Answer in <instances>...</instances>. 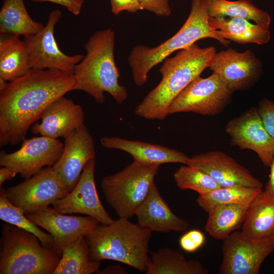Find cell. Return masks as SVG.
Wrapping results in <instances>:
<instances>
[{
  "label": "cell",
  "instance_id": "cell-8",
  "mask_svg": "<svg viewBox=\"0 0 274 274\" xmlns=\"http://www.w3.org/2000/svg\"><path fill=\"white\" fill-rule=\"evenodd\" d=\"M233 92L216 74L207 78L198 76L174 99L168 114L192 112L201 115H215L229 104Z\"/></svg>",
  "mask_w": 274,
  "mask_h": 274
},
{
  "label": "cell",
  "instance_id": "cell-38",
  "mask_svg": "<svg viewBox=\"0 0 274 274\" xmlns=\"http://www.w3.org/2000/svg\"><path fill=\"white\" fill-rule=\"evenodd\" d=\"M270 168L269 180L265 185L264 191L268 195L274 197V155Z\"/></svg>",
  "mask_w": 274,
  "mask_h": 274
},
{
  "label": "cell",
  "instance_id": "cell-14",
  "mask_svg": "<svg viewBox=\"0 0 274 274\" xmlns=\"http://www.w3.org/2000/svg\"><path fill=\"white\" fill-rule=\"evenodd\" d=\"M95 167V159L90 160L72 191L54 201L51 207L61 214H84L96 219L100 224L108 225L114 220L107 212L98 195L94 179Z\"/></svg>",
  "mask_w": 274,
  "mask_h": 274
},
{
  "label": "cell",
  "instance_id": "cell-39",
  "mask_svg": "<svg viewBox=\"0 0 274 274\" xmlns=\"http://www.w3.org/2000/svg\"><path fill=\"white\" fill-rule=\"evenodd\" d=\"M17 173L14 170L5 166L0 168V186L7 180L14 178Z\"/></svg>",
  "mask_w": 274,
  "mask_h": 274
},
{
  "label": "cell",
  "instance_id": "cell-19",
  "mask_svg": "<svg viewBox=\"0 0 274 274\" xmlns=\"http://www.w3.org/2000/svg\"><path fill=\"white\" fill-rule=\"evenodd\" d=\"M85 114L82 107L61 96L46 109L40 123L30 127L35 134L53 139H64L84 124Z\"/></svg>",
  "mask_w": 274,
  "mask_h": 274
},
{
  "label": "cell",
  "instance_id": "cell-15",
  "mask_svg": "<svg viewBox=\"0 0 274 274\" xmlns=\"http://www.w3.org/2000/svg\"><path fill=\"white\" fill-rule=\"evenodd\" d=\"M225 130L232 145L253 151L264 165L270 167L274 155V139L263 126L257 108H251L229 121Z\"/></svg>",
  "mask_w": 274,
  "mask_h": 274
},
{
  "label": "cell",
  "instance_id": "cell-10",
  "mask_svg": "<svg viewBox=\"0 0 274 274\" xmlns=\"http://www.w3.org/2000/svg\"><path fill=\"white\" fill-rule=\"evenodd\" d=\"M5 192L9 201L25 214L43 210L68 193L53 166L43 168Z\"/></svg>",
  "mask_w": 274,
  "mask_h": 274
},
{
  "label": "cell",
  "instance_id": "cell-11",
  "mask_svg": "<svg viewBox=\"0 0 274 274\" xmlns=\"http://www.w3.org/2000/svg\"><path fill=\"white\" fill-rule=\"evenodd\" d=\"M61 16V12L56 9L49 15L47 24L36 34L24 37L32 68L54 70L73 74L76 65L84 55H67L57 45L54 29Z\"/></svg>",
  "mask_w": 274,
  "mask_h": 274
},
{
  "label": "cell",
  "instance_id": "cell-18",
  "mask_svg": "<svg viewBox=\"0 0 274 274\" xmlns=\"http://www.w3.org/2000/svg\"><path fill=\"white\" fill-rule=\"evenodd\" d=\"M187 165L207 173L222 187L244 186L262 188V183L225 153L212 151L189 157Z\"/></svg>",
  "mask_w": 274,
  "mask_h": 274
},
{
  "label": "cell",
  "instance_id": "cell-37",
  "mask_svg": "<svg viewBox=\"0 0 274 274\" xmlns=\"http://www.w3.org/2000/svg\"><path fill=\"white\" fill-rule=\"evenodd\" d=\"M35 2H48L60 5L64 7L74 15L80 14L84 0H31Z\"/></svg>",
  "mask_w": 274,
  "mask_h": 274
},
{
  "label": "cell",
  "instance_id": "cell-41",
  "mask_svg": "<svg viewBox=\"0 0 274 274\" xmlns=\"http://www.w3.org/2000/svg\"><path fill=\"white\" fill-rule=\"evenodd\" d=\"M8 81L3 79L2 77H0V91L4 90L8 85Z\"/></svg>",
  "mask_w": 274,
  "mask_h": 274
},
{
  "label": "cell",
  "instance_id": "cell-7",
  "mask_svg": "<svg viewBox=\"0 0 274 274\" xmlns=\"http://www.w3.org/2000/svg\"><path fill=\"white\" fill-rule=\"evenodd\" d=\"M159 166L133 160L121 170L102 178L104 196L119 218L129 219L135 215L154 183Z\"/></svg>",
  "mask_w": 274,
  "mask_h": 274
},
{
  "label": "cell",
  "instance_id": "cell-26",
  "mask_svg": "<svg viewBox=\"0 0 274 274\" xmlns=\"http://www.w3.org/2000/svg\"><path fill=\"white\" fill-rule=\"evenodd\" d=\"M250 203H233L210 210L205 230L214 238L223 240L242 227Z\"/></svg>",
  "mask_w": 274,
  "mask_h": 274
},
{
  "label": "cell",
  "instance_id": "cell-25",
  "mask_svg": "<svg viewBox=\"0 0 274 274\" xmlns=\"http://www.w3.org/2000/svg\"><path fill=\"white\" fill-rule=\"evenodd\" d=\"M198 260L188 259L179 250L160 248L151 253L146 274H207Z\"/></svg>",
  "mask_w": 274,
  "mask_h": 274
},
{
  "label": "cell",
  "instance_id": "cell-40",
  "mask_svg": "<svg viewBox=\"0 0 274 274\" xmlns=\"http://www.w3.org/2000/svg\"><path fill=\"white\" fill-rule=\"evenodd\" d=\"M98 273H127V271L120 265L110 266L97 272Z\"/></svg>",
  "mask_w": 274,
  "mask_h": 274
},
{
  "label": "cell",
  "instance_id": "cell-21",
  "mask_svg": "<svg viewBox=\"0 0 274 274\" xmlns=\"http://www.w3.org/2000/svg\"><path fill=\"white\" fill-rule=\"evenodd\" d=\"M100 142L104 148L123 151L130 154L133 160L149 165L160 166L167 163L186 164L189 158L177 150L140 141L105 136L101 138Z\"/></svg>",
  "mask_w": 274,
  "mask_h": 274
},
{
  "label": "cell",
  "instance_id": "cell-22",
  "mask_svg": "<svg viewBox=\"0 0 274 274\" xmlns=\"http://www.w3.org/2000/svg\"><path fill=\"white\" fill-rule=\"evenodd\" d=\"M31 68L24 41L21 40L19 36L1 34L0 77L11 82Z\"/></svg>",
  "mask_w": 274,
  "mask_h": 274
},
{
  "label": "cell",
  "instance_id": "cell-2",
  "mask_svg": "<svg viewBox=\"0 0 274 274\" xmlns=\"http://www.w3.org/2000/svg\"><path fill=\"white\" fill-rule=\"evenodd\" d=\"M216 52L214 46L201 48L193 44L164 59L159 69L161 80L136 106L135 115L147 119L164 120L174 99L209 67Z\"/></svg>",
  "mask_w": 274,
  "mask_h": 274
},
{
  "label": "cell",
  "instance_id": "cell-32",
  "mask_svg": "<svg viewBox=\"0 0 274 274\" xmlns=\"http://www.w3.org/2000/svg\"><path fill=\"white\" fill-rule=\"evenodd\" d=\"M177 186L181 189H190L199 195L207 194L220 186L207 173L195 167L182 165L174 174Z\"/></svg>",
  "mask_w": 274,
  "mask_h": 274
},
{
  "label": "cell",
  "instance_id": "cell-33",
  "mask_svg": "<svg viewBox=\"0 0 274 274\" xmlns=\"http://www.w3.org/2000/svg\"><path fill=\"white\" fill-rule=\"evenodd\" d=\"M203 233L199 230H190L180 238L179 245L184 251L193 253L201 248L204 243Z\"/></svg>",
  "mask_w": 274,
  "mask_h": 274
},
{
  "label": "cell",
  "instance_id": "cell-28",
  "mask_svg": "<svg viewBox=\"0 0 274 274\" xmlns=\"http://www.w3.org/2000/svg\"><path fill=\"white\" fill-rule=\"evenodd\" d=\"M44 25L29 16L23 0H5L0 11L1 34L27 37L40 31Z\"/></svg>",
  "mask_w": 274,
  "mask_h": 274
},
{
  "label": "cell",
  "instance_id": "cell-9",
  "mask_svg": "<svg viewBox=\"0 0 274 274\" xmlns=\"http://www.w3.org/2000/svg\"><path fill=\"white\" fill-rule=\"evenodd\" d=\"M221 249V274H257L274 251V235L253 239L236 230L223 240Z\"/></svg>",
  "mask_w": 274,
  "mask_h": 274
},
{
  "label": "cell",
  "instance_id": "cell-30",
  "mask_svg": "<svg viewBox=\"0 0 274 274\" xmlns=\"http://www.w3.org/2000/svg\"><path fill=\"white\" fill-rule=\"evenodd\" d=\"M263 191L262 188L244 186L221 187L199 195L196 201L205 212L218 207L233 203H250Z\"/></svg>",
  "mask_w": 274,
  "mask_h": 274
},
{
  "label": "cell",
  "instance_id": "cell-36",
  "mask_svg": "<svg viewBox=\"0 0 274 274\" xmlns=\"http://www.w3.org/2000/svg\"><path fill=\"white\" fill-rule=\"evenodd\" d=\"M111 11L118 15L123 11L135 13L143 10L139 0H110Z\"/></svg>",
  "mask_w": 274,
  "mask_h": 274
},
{
  "label": "cell",
  "instance_id": "cell-5",
  "mask_svg": "<svg viewBox=\"0 0 274 274\" xmlns=\"http://www.w3.org/2000/svg\"><path fill=\"white\" fill-rule=\"evenodd\" d=\"M204 0H192L190 14L179 30L172 37L155 47L134 46L128 58L133 80L138 86L147 81L148 73L176 51L187 48L198 40L212 38L228 47L230 41L222 38L210 26Z\"/></svg>",
  "mask_w": 274,
  "mask_h": 274
},
{
  "label": "cell",
  "instance_id": "cell-3",
  "mask_svg": "<svg viewBox=\"0 0 274 274\" xmlns=\"http://www.w3.org/2000/svg\"><path fill=\"white\" fill-rule=\"evenodd\" d=\"M115 32L111 28L93 33L84 45L86 54L75 66V90L83 91L98 104L109 93L121 105L127 98L126 88L119 83L120 73L114 60Z\"/></svg>",
  "mask_w": 274,
  "mask_h": 274
},
{
  "label": "cell",
  "instance_id": "cell-20",
  "mask_svg": "<svg viewBox=\"0 0 274 274\" xmlns=\"http://www.w3.org/2000/svg\"><path fill=\"white\" fill-rule=\"evenodd\" d=\"M135 215L138 223L151 232L179 233L185 231L189 225L188 221L173 213L155 183L137 209Z\"/></svg>",
  "mask_w": 274,
  "mask_h": 274
},
{
  "label": "cell",
  "instance_id": "cell-13",
  "mask_svg": "<svg viewBox=\"0 0 274 274\" xmlns=\"http://www.w3.org/2000/svg\"><path fill=\"white\" fill-rule=\"evenodd\" d=\"M209 67L233 92L250 88L263 73L262 63L252 51L239 52L231 48L216 52Z\"/></svg>",
  "mask_w": 274,
  "mask_h": 274
},
{
  "label": "cell",
  "instance_id": "cell-6",
  "mask_svg": "<svg viewBox=\"0 0 274 274\" xmlns=\"http://www.w3.org/2000/svg\"><path fill=\"white\" fill-rule=\"evenodd\" d=\"M1 274H53L60 257L33 234L6 223L2 230Z\"/></svg>",
  "mask_w": 274,
  "mask_h": 274
},
{
  "label": "cell",
  "instance_id": "cell-17",
  "mask_svg": "<svg viewBox=\"0 0 274 274\" xmlns=\"http://www.w3.org/2000/svg\"><path fill=\"white\" fill-rule=\"evenodd\" d=\"M62 154L52 166L67 192L74 188L83 168L96 152L93 139L85 124L65 138Z\"/></svg>",
  "mask_w": 274,
  "mask_h": 274
},
{
  "label": "cell",
  "instance_id": "cell-23",
  "mask_svg": "<svg viewBox=\"0 0 274 274\" xmlns=\"http://www.w3.org/2000/svg\"><path fill=\"white\" fill-rule=\"evenodd\" d=\"M209 23L224 39L239 44L267 43L270 39L269 29L238 17H209Z\"/></svg>",
  "mask_w": 274,
  "mask_h": 274
},
{
  "label": "cell",
  "instance_id": "cell-24",
  "mask_svg": "<svg viewBox=\"0 0 274 274\" xmlns=\"http://www.w3.org/2000/svg\"><path fill=\"white\" fill-rule=\"evenodd\" d=\"M260 239L274 235V197L262 191L250 203L241 231Z\"/></svg>",
  "mask_w": 274,
  "mask_h": 274
},
{
  "label": "cell",
  "instance_id": "cell-31",
  "mask_svg": "<svg viewBox=\"0 0 274 274\" xmlns=\"http://www.w3.org/2000/svg\"><path fill=\"white\" fill-rule=\"evenodd\" d=\"M0 219L33 234L43 246L53 251L54 240L52 235L41 230L26 217L21 209L13 205L8 199L5 189L2 186L0 188Z\"/></svg>",
  "mask_w": 274,
  "mask_h": 274
},
{
  "label": "cell",
  "instance_id": "cell-29",
  "mask_svg": "<svg viewBox=\"0 0 274 274\" xmlns=\"http://www.w3.org/2000/svg\"><path fill=\"white\" fill-rule=\"evenodd\" d=\"M100 265V261L91 259L89 246L85 237H81L63 249L53 274L97 273Z\"/></svg>",
  "mask_w": 274,
  "mask_h": 274
},
{
  "label": "cell",
  "instance_id": "cell-34",
  "mask_svg": "<svg viewBox=\"0 0 274 274\" xmlns=\"http://www.w3.org/2000/svg\"><path fill=\"white\" fill-rule=\"evenodd\" d=\"M257 110L265 129L274 139V101L263 98L260 101Z\"/></svg>",
  "mask_w": 274,
  "mask_h": 274
},
{
  "label": "cell",
  "instance_id": "cell-16",
  "mask_svg": "<svg viewBox=\"0 0 274 274\" xmlns=\"http://www.w3.org/2000/svg\"><path fill=\"white\" fill-rule=\"evenodd\" d=\"M33 223L46 230L53 237V251L60 257L62 251L72 242L85 237L100 223L90 216H69L52 207L25 214Z\"/></svg>",
  "mask_w": 274,
  "mask_h": 274
},
{
  "label": "cell",
  "instance_id": "cell-12",
  "mask_svg": "<svg viewBox=\"0 0 274 274\" xmlns=\"http://www.w3.org/2000/svg\"><path fill=\"white\" fill-rule=\"evenodd\" d=\"M64 144L58 139L40 136L23 140L17 151L0 152V165L8 167L27 179L45 166H52L60 157Z\"/></svg>",
  "mask_w": 274,
  "mask_h": 274
},
{
  "label": "cell",
  "instance_id": "cell-27",
  "mask_svg": "<svg viewBox=\"0 0 274 274\" xmlns=\"http://www.w3.org/2000/svg\"><path fill=\"white\" fill-rule=\"evenodd\" d=\"M208 15L222 18L238 17L269 29L271 17L266 11L257 8L251 0H204Z\"/></svg>",
  "mask_w": 274,
  "mask_h": 274
},
{
  "label": "cell",
  "instance_id": "cell-1",
  "mask_svg": "<svg viewBox=\"0 0 274 274\" xmlns=\"http://www.w3.org/2000/svg\"><path fill=\"white\" fill-rule=\"evenodd\" d=\"M73 74L31 68L0 91V146L23 141L31 126L58 97L75 90Z\"/></svg>",
  "mask_w": 274,
  "mask_h": 274
},
{
  "label": "cell",
  "instance_id": "cell-35",
  "mask_svg": "<svg viewBox=\"0 0 274 274\" xmlns=\"http://www.w3.org/2000/svg\"><path fill=\"white\" fill-rule=\"evenodd\" d=\"M143 10L154 13L158 16L168 17L171 14L169 0H139Z\"/></svg>",
  "mask_w": 274,
  "mask_h": 274
},
{
  "label": "cell",
  "instance_id": "cell-4",
  "mask_svg": "<svg viewBox=\"0 0 274 274\" xmlns=\"http://www.w3.org/2000/svg\"><path fill=\"white\" fill-rule=\"evenodd\" d=\"M151 236L138 223L119 218L108 225L100 224L85 238L93 260H114L145 273Z\"/></svg>",
  "mask_w": 274,
  "mask_h": 274
}]
</instances>
